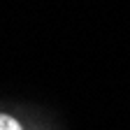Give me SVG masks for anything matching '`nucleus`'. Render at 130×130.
Listing matches in <instances>:
<instances>
[{"label": "nucleus", "instance_id": "obj_1", "mask_svg": "<svg viewBox=\"0 0 130 130\" xmlns=\"http://www.w3.org/2000/svg\"><path fill=\"white\" fill-rule=\"evenodd\" d=\"M0 130H23V128L16 119L7 116V114H0Z\"/></svg>", "mask_w": 130, "mask_h": 130}]
</instances>
